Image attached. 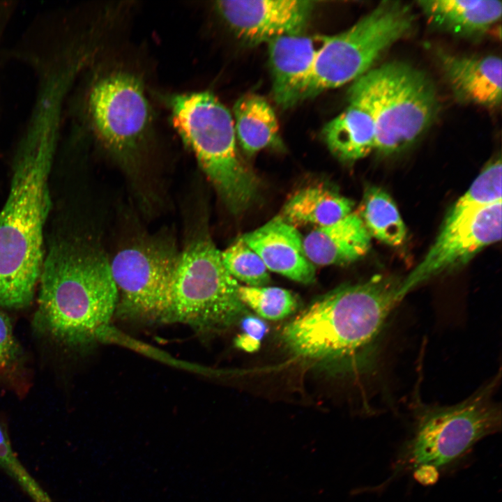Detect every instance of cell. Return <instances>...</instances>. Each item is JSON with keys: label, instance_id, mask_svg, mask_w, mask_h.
I'll list each match as a JSON object with an SVG mask.
<instances>
[{"label": "cell", "instance_id": "6da1fadb", "mask_svg": "<svg viewBox=\"0 0 502 502\" xmlns=\"http://www.w3.org/2000/svg\"><path fill=\"white\" fill-rule=\"evenodd\" d=\"M401 281L375 275L333 290L284 326V344L296 357L329 361L346 372L374 370L387 322L400 303Z\"/></svg>", "mask_w": 502, "mask_h": 502}, {"label": "cell", "instance_id": "7a4b0ae2", "mask_svg": "<svg viewBox=\"0 0 502 502\" xmlns=\"http://www.w3.org/2000/svg\"><path fill=\"white\" fill-rule=\"evenodd\" d=\"M33 317L36 333L67 349L100 337L118 304L109 261L79 238L56 237L45 251Z\"/></svg>", "mask_w": 502, "mask_h": 502}, {"label": "cell", "instance_id": "3957f363", "mask_svg": "<svg viewBox=\"0 0 502 502\" xmlns=\"http://www.w3.org/2000/svg\"><path fill=\"white\" fill-rule=\"evenodd\" d=\"M58 143L52 137L24 134L18 144L8 195L0 210V309L28 307L38 288Z\"/></svg>", "mask_w": 502, "mask_h": 502}, {"label": "cell", "instance_id": "277c9868", "mask_svg": "<svg viewBox=\"0 0 502 502\" xmlns=\"http://www.w3.org/2000/svg\"><path fill=\"white\" fill-rule=\"evenodd\" d=\"M167 100L174 128L225 206L234 214L244 212L256 200L259 183L240 155L230 112L209 91L174 94Z\"/></svg>", "mask_w": 502, "mask_h": 502}, {"label": "cell", "instance_id": "5b68a950", "mask_svg": "<svg viewBox=\"0 0 502 502\" xmlns=\"http://www.w3.org/2000/svg\"><path fill=\"white\" fill-rule=\"evenodd\" d=\"M500 374L450 406H415L410 436L402 446L388 482L420 465L439 469L462 457L479 441L501 428V409L493 395Z\"/></svg>", "mask_w": 502, "mask_h": 502}, {"label": "cell", "instance_id": "8992f818", "mask_svg": "<svg viewBox=\"0 0 502 502\" xmlns=\"http://www.w3.org/2000/svg\"><path fill=\"white\" fill-rule=\"evenodd\" d=\"M347 95L359 100L371 112L376 128L374 151L383 155L397 153L415 143L439 111L429 77L402 61L372 68L352 82Z\"/></svg>", "mask_w": 502, "mask_h": 502}, {"label": "cell", "instance_id": "52a82bcc", "mask_svg": "<svg viewBox=\"0 0 502 502\" xmlns=\"http://www.w3.org/2000/svg\"><path fill=\"white\" fill-rule=\"evenodd\" d=\"M239 285L212 240L206 235L195 238L177 257L165 323L201 332L227 329L248 312L239 298Z\"/></svg>", "mask_w": 502, "mask_h": 502}, {"label": "cell", "instance_id": "ba28073f", "mask_svg": "<svg viewBox=\"0 0 502 502\" xmlns=\"http://www.w3.org/2000/svg\"><path fill=\"white\" fill-rule=\"evenodd\" d=\"M411 7L383 1L347 30L326 36L319 50L302 101L353 82L372 68L393 44L412 29Z\"/></svg>", "mask_w": 502, "mask_h": 502}, {"label": "cell", "instance_id": "9c48e42d", "mask_svg": "<svg viewBox=\"0 0 502 502\" xmlns=\"http://www.w3.org/2000/svg\"><path fill=\"white\" fill-rule=\"evenodd\" d=\"M86 105L91 130L118 157L133 156L151 135L153 116L144 83L131 70L115 67L98 73Z\"/></svg>", "mask_w": 502, "mask_h": 502}, {"label": "cell", "instance_id": "30bf717a", "mask_svg": "<svg viewBox=\"0 0 502 502\" xmlns=\"http://www.w3.org/2000/svg\"><path fill=\"white\" fill-rule=\"evenodd\" d=\"M177 257L167 247L149 243L119 251L109 261L118 291L116 313L124 318L165 323Z\"/></svg>", "mask_w": 502, "mask_h": 502}, {"label": "cell", "instance_id": "8fae6325", "mask_svg": "<svg viewBox=\"0 0 502 502\" xmlns=\"http://www.w3.org/2000/svg\"><path fill=\"white\" fill-rule=\"evenodd\" d=\"M501 201L446 216L423 259L402 279L400 302L410 291L440 275L466 264L486 246L501 238Z\"/></svg>", "mask_w": 502, "mask_h": 502}, {"label": "cell", "instance_id": "7c38bea8", "mask_svg": "<svg viewBox=\"0 0 502 502\" xmlns=\"http://www.w3.org/2000/svg\"><path fill=\"white\" fill-rule=\"evenodd\" d=\"M215 7L236 35L251 45L301 34L314 8L312 1H218Z\"/></svg>", "mask_w": 502, "mask_h": 502}, {"label": "cell", "instance_id": "4fadbf2b", "mask_svg": "<svg viewBox=\"0 0 502 502\" xmlns=\"http://www.w3.org/2000/svg\"><path fill=\"white\" fill-rule=\"evenodd\" d=\"M326 36H282L268 43L272 92L283 109L302 101L314 63Z\"/></svg>", "mask_w": 502, "mask_h": 502}, {"label": "cell", "instance_id": "5bb4252c", "mask_svg": "<svg viewBox=\"0 0 502 502\" xmlns=\"http://www.w3.org/2000/svg\"><path fill=\"white\" fill-rule=\"evenodd\" d=\"M240 238L258 254L268 270L303 284L315 280V268L304 253L300 232L279 215Z\"/></svg>", "mask_w": 502, "mask_h": 502}, {"label": "cell", "instance_id": "9a60e30c", "mask_svg": "<svg viewBox=\"0 0 502 502\" xmlns=\"http://www.w3.org/2000/svg\"><path fill=\"white\" fill-rule=\"evenodd\" d=\"M437 59L456 98L495 109L501 103V59L497 55L460 56L439 50Z\"/></svg>", "mask_w": 502, "mask_h": 502}, {"label": "cell", "instance_id": "2e32d148", "mask_svg": "<svg viewBox=\"0 0 502 502\" xmlns=\"http://www.w3.org/2000/svg\"><path fill=\"white\" fill-rule=\"evenodd\" d=\"M371 236L357 212L317 227L303 238L304 253L314 265H347L367 254Z\"/></svg>", "mask_w": 502, "mask_h": 502}, {"label": "cell", "instance_id": "e0dca14e", "mask_svg": "<svg viewBox=\"0 0 502 502\" xmlns=\"http://www.w3.org/2000/svg\"><path fill=\"white\" fill-rule=\"evenodd\" d=\"M418 5L433 27L452 35L476 38L485 34L501 17L498 0H424Z\"/></svg>", "mask_w": 502, "mask_h": 502}, {"label": "cell", "instance_id": "ac0fdd59", "mask_svg": "<svg viewBox=\"0 0 502 502\" xmlns=\"http://www.w3.org/2000/svg\"><path fill=\"white\" fill-rule=\"evenodd\" d=\"M348 104L328 122L321 135L330 151L342 162H355L374 150L376 128L368 108L347 95Z\"/></svg>", "mask_w": 502, "mask_h": 502}, {"label": "cell", "instance_id": "d6986e66", "mask_svg": "<svg viewBox=\"0 0 502 502\" xmlns=\"http://www.w3.org/2000/svg\"><path fill=\"white\" fill-rule=\"evenodd\" d=\"M233 119L236 139L247 154L283 146L275 113L264 97L248 94L240 98L234 107Z\"/></svg>", "mask_w": 502, "mask_h": 502}, {"label": "cell", "instance_id": "ffe728a7", "mask_svg": "<svg viewBox=\"0 0 502 502\" xmlns=\"http://www.w3.org/2000/svg\"><path fill=\"white\" fill-rule=\"evenodd\" d=\"M353 201L324 185H311L296 191L285 203L279 216L296 228L335 222L352 212Z\"/></svg>", "mask_w": 502, "mask_h": 502}, {"label": "cell", "instance_id": "44dd1931", "mask_svg": "<svg viewBox=\"0 0 502 502\" xmlns=\"http://www.w3.org/2000/svg\"><path fill=\"white\" fill-rule=\"evenodd\" d=\"M357 213L371 238L391 246L405 241V225L393 199L383 189L367 188Z\"/></svg>", "mask_w": 502, "mask_h": 502}, {"label": "cell", "instance_id": "7402d4cb", "mask_svg": "<svg viewBox=\"0 0 502 502\" xmlns=\"http://www.w3.org/2000/svg\"><path fill=\"white\" fill-rule=\"evenodd\" d=\"M238 294L246 307H250L262 319L271 321L289 316L298 306L296 295L280 287L239 285Z\"/></svg>", "mask_w": 502, "mask_h": 502}, {"label": "cell", "instance_id": "603a6c76", "mask_svg": "<svg viewBox=\"0 0 502 502\" xmlns=\"http://www.w3.org/2000/svg\"><path fill=\"white\" fill-rule=\"evenodd\" d=\"M501 159L499 157L483 169L446 216L455 215L471 208L501 201Z\"/></svg>", "mask_w": 502, "mask_h": 502}, {"label": "cell", "instance_id": "cb8c5ba5", "mask_svg": "<svg viewBox=\"0 0 502 502\" xmlns=\"http://www.w3.org/2000/svg\"><path fill=\"white\" fill-rule=\"evenodd\" d=\"M221 257L226 270L236 280L253 287L264 286L270 282L263 261L240 238L221 252Z\"/></svg>", "mask_w": 502, "mask_h": 502}, {"label": "cell", "instance_id": "d4e9b609", "mask_svg": "<svg viewBox=\"0 0 502 502\" xmlns=\"http://www.w3.org/2000/svg\"><path fill=\"white\" fill-rule=\"evenodd\" d=\"M0 468L21 487L33 502H52L49 494L31 476L15 455L7 427L1 419Z\"/></svg>", "mask_w": 502, "mask_h": 502}, {"label": "cell", "instance_id": "484cf974", "mask_svg": "<svg viewBox=\"0 0 502 502\" xmlns=\"http://www.w3.org/2000/svg\"><path fill=\"white\" fill-rule=\"evenodd\" d=\"M24 353L10 317L0 309V381L15 374L22 365Z\"/></svg>", "mask_w": 502, "mask_h": 502}, {"label": "cell", "instance_id": "4316f807", "mask_svg": "<svg viewBox=\"0 0 502 502\" xmlns=\"http://www.w3.org/2000/svg\"><path fill=\"white\" fill-rule=\"evenodd\" d=\"M242 334L258 342L261 341L268 332V326L261 318L245 314L240 320Z\"/></svg>", "mask_w": 502, "mask_h": 502}, {"label": "cell", "instance_id": "83f0119b", "mask_svg": "<svg viewBox=\"0 0 502 502\" xmlns=\"http://www.w3.org/2000/svg\"><path fill=\"white\" fill-rule=\"evenodd\" d=\"M413 474L414 479L423 485H434L439 477L438 469L427 464L418 466L413 470Z\"/></svg>", "mask_w": 502, "mask_h": 502}, {"label": "cell", "instance_id": "f1b7e54d", "mask_svg": "<svg viewBox=\"0 0 502 502\" xmlns=\"http://www.w3.org/2000/svg\"><path fill=\"white\" fill-rule=\"evenodd\" d=\"M235 345L245 351L253 352L259 349L261 342L241 333L236 338Z\"/></svg>", "mask_w": 502, "mask_h": 502}]
</instances>
